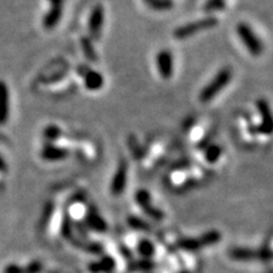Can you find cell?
<instances>
[{"instance_id": "cell-1", "label": "cell", "mask_w": 273, "mask_h": 273, "mask_svg": "<svg viewBox=\"0 0 273 273\" xmlns=\"http://www.w3.org/2000/svg\"><path fill=\"white\" fill-rule=\"evenodd\" d=\"M232 80V70L229 66H224L218 70L208 84L202 89L200 94V100L202 104H208L218 96L221 91L228 86Z\"/></svg>"}, {"instance_id": "cell-2", "label": "cell", "mask_w": 273, "mask_h": 273, "mask_svg": "<svg viewBox=\"0 0 273 273\" xmlns=\"http://www.w3.org/2000/svg\"><path fill=\"white\" fill-rule=\"evenodd\" d=\"M218 24V20L215 16H208V18L192 20V22H189L187 24H184V26L176 28L174 32H173V36H174V38L178 40H184L197 34V33L200 32L214 28Z\"/></svg>"}, {"instance_id": "cell-3", "label": "cell", "mask_w": 273, "mask_h": 273, "mask_svg": "<svg viewBox=\"0 0 273 273\" xmlns=\"http://www.w3.org/2000/svg\"><path fill=\"white\" fill-rule=\"evenodd\" d=\"M238 36L245 48L253 57H258L262 55L264 50V46L262 40L258 38V36L254 32L253 28L247 23H239L237 26Z\"/></svg>"}, {"instance_id": "cell-4", "label": "cell", "mask_w": 273, "mask_h": 273, "mask_svg": "<svg viewBox=\"0 0 273 273\" xmlns=\"http://www.w3.org/2000/svg\"><path fill=\"white\" fill-rule=\"evenodd\" d=\"M105 23V10L100 4L94 6L90 12L88 18L89 38L92 41H98L102 36V28Z\"/></svg>"}, {"instance_id": "cell-5", "label": "cell", "mask_w": 273, "mask_h": 273, "mask_svg": "<svg viewBox=\"0 0 273 273\" xmlns=\"http://www.w3.org/2000/svg\"><path fill=\"white\" fill-rule=\"evenodd\" d=\"M230 258L234 260H268L271 258L272 253L270 248L263 247L258 250H252V248H244V247H234L229 252Z\"/></svg>"}, {"instance_id": "cell-6", "label": "cell", "mask_w": 273, "mask_h": 273, "mask_svg": "<svg viewBox=\"0 0 273 273\" xmlns=\"http://www.w3.org/2000/svg\"><path fill=\"white\" fill-rule=\"evenodd\" d=\"M136 202L140 206L144 213H146L148 216L155 221H162L165 214L163 210L157 208L156 206L152 204V197L150 194L144 189H140L136 192Z\"/></svg>"}, {"instance_id": "cell-7", "label": "cell", "mask_w": 273, "mask_h": 273, "mask_svg": "<svg viewBox=\"0 0 273 273\" xmlns=\"http://www.w3.org/2000/svg\"><path fill=\"white\" fill-rule=\"evenodd\" d=\"M256 107H258V113H260V123L258 124V128H255L254 132L255 134H260L266 136L271 134L272 128H273V120L271 115L270 105H268V102L266 100V99L260 98L256 102Z\"/></svg>"}, {"instance_id": "cell-8", "label": "cell", "mask_w": 273, "mask_h": 273, "mask_svg": "<svg viewBox=\"0 0 273 273\" xmlns=\"http://www.w3.org/2000/svg\"><path fill=\"white\" fill-rule=\"evenodd\" d=\"M156 66L160 76L164 80H170L174 72V58L168 49H162L157 52Z\"/></svg>"}, {"instance_id": "cell-9", "label": "cell", "mask_w": 273, "mask_h": 273, "mask_svg": "<svg viewBox=\"0 0 273 273\" xmlns=\"http://www.w3.org/2000/svg\"><path fill=\"white\" fill-rule=\"evenodd\" d=\"M128 170H129V165H128L126 160H120L116 172H115L110 184V192L114 196L122 195L124 189H126L128 181Z\"/></svg>"}, {"instance_id": "cell-10", "label": "cell", "mask_w": 273, "mask_h": 273, "mask_svg": "<svg viewBox=\"0 0 273 273\" xmlns=\"http://www.w3.org/2000/svg\"><path fill=\"white\" fill-rule=\"evenodd\" d=\"M70 156V152L63 147L55 146L54 144H48L41 150V157L49 162H56V160H63Z\"/></svg>"}, {"instance_id": "cell-11", "label": "cell", "mask_w": 273, "mask_h": 273, "mask_svg": "<svg viewBox=\"0 0 273 273\" xmlns=\"http://www.w3.org/2000/svg\"><path fill=\"white\" fill-rule=\"evenodd\" d=\"M86 224L89 229L96 231V232H106L107 231L106 221L94 206H91L88 210V214L86 216Z\"/></svg>"}, {"instance_id": "cell-12", "label": "cell", "mask_w": 273, "mask_h": 273, "mask_svg": "<svg viewBox=\"0 0 273 273\" xmlns=\"http://www.w3.org/2000/svg\"><path fill=\"white\" fill-rule=\"evenodd\" d=\"M84 80V86L86 89L89 91H97L100 90L105 84L104 76L100 72L96 71V70L89 68L84 76H82Z\"/></svg>"}, {"instance_id": "cell-13", "label": "cell", "mask_w": 273, "mask_h": 273, "mask_svg": "<svg viewBox=\"0 0 273 273\" xmlns=\"http://www.w3.org/2000/svg\"><path fill=\"white\" fill-rule=\"evenodd\" d=\"M62 16H63V7L50 6V10L44 14L42 18V26L44 30H54L60 24Z\"/></svg>"}, {"instance_id": "cell-14", "label": "cell", "mask_w": 273, "mask_h": 273, "mask_svg": "<svg viewBox=\"0 0 273 273\" xmlns=\"http://www.w3.org/2000/svg\"><path fill=\"white\" fill-rule=\"evenodd\" d=\"M116 268V262L112 256L105 255L96 262L89 264V271L91 273H112Z\"/></svg>"}, {"instance_id": "cell-15", "label": "cell", "mask_w": 273, "mask_h": 273, "mask_svg": "<svg viewBox=\"0 0 273 273\" xmlns=\"http://www.w3.org/2000/svg\"><path fill=\"white\" fill-rule=\"evenodd\" d=\"M10 115V91L4 81H0V124L6 123Z\"/></svg>"}, {"instance_id": "cell-16", "label": "cell", "mask_w": 273, "mask_h": 273, "mask_svg": "<svg viewBox=\"0 0 273 273\" xmlns=\"http://www.w3.org/2000/svg\"><path fill=\"white\" fill-rule=\"evenodd\" d=\"M81 44V49L82 52H84V55L86 60L91 63H94V62L98 60V55L96 52V48H94V41L91 40L88 36H82L80 40Z\"/></svg>"}, {"instance_id": "cell-17", "label": "cell", "mask_w": 273, "mask_h": 273, "mask_svg": "<svg viewBox=\"0 0 273 273\" xmlns=\"http://www.w3.org/2000/svg\"><path fill=\"white\" fill-rule=\"evenodd\" d=\"M178 248L186 252H196L204 248L200 238H182L176 242Z\"/></svg>"}, {"instance_id": "cell-18", "label": "cell", "mask_w": 273, "mask_h": 273, "mask_svg": "<svg viewBox=\"0 0 273 273\" xmlns=\"http://www.w3.org/2000/svg\"><path fill=\"white\" fill-rule=\"evenodd\" d=\"M222 147L216 144H210L205 148V160L210 164H215L221 158Z\"/></svg>"}, {"instance_id": "cell-19", "label": "cell", "mask_w": 273, "mask_h": 273, "mask_svg": "<svg viewBox=\"0 0 273 273\" xmlns=\"http://www.w3.org/2000/svg\"><path fill=\"white\" fill-rule=\"evenodd\" d=\"M148 7L156 12H168L174 7L173 0H144Z\"/></svg>"}, {"instance_id": "cell-20", "label": "cell", "mask_w": 273, "mask_h": 273, "mask_svg": "<svg viewBox=\"0 0 273 273\" xmlns=\"http://www.w3.org/2000/svg\"><path fill=\"white\" fill-rule=\"evenodd\" d=\"M138 253L142 256L144 258L150 260L155 253V246L150 239H142L138 242Z\"/></svg>"}, {"instance_id": "cell-21", "label": "cell", "mask_w": 273, "mask_h": 273, "mask_svg": "<svg viewBox=\"0 0 273 273\" xmlns=\"http://www.w3.org/2000/svg\"><path fill=\"white\" fill-rule=\"evenodd\" d=\"M128 224H129L134 230L140 231V232H150V231L152 230L150 223L138 216L128 218Z\"/></svg>"}, {"instance_id": "cell-22", "label": "cell", "mask_w": 273, "mask_h": 273, "mask_svg": "<svg viewBox=\"0 0 273 273\" xmlns=\"http://www.w3.org/2000/svg\"><path fill=\"white\" fill-rule=\"evenodd\" d=\"M62 136V130L58 126H55V124H50V126H46L44 130V138L47 140L49 144L55 142L56 140L60 139Z\"/></svg>"}, {"instance_id": "cell-23", "label": "cell", "mask_w": 273, "mask_h": 273, "mask_svg": "<svg viewBox=\"0 0 273 273\" xmlns=\"http://www.w3.org/2000/svg\"><path fill=\"white\" fill-rule=\"evenodd\" d=\"M200 242L202 244V246L208 247V246H212L218 244L221 240V234L218 232V230H210L205 232L202 236H200Z\"/></svg>"}, {"instance_id": "cell-24", "label": "cell", "mask_w": 273, "mask_h": 273, "mask_svg": "<svg viewBox=\"0 0 273 273\" xmlns=\"http://www.w3.org/2000/svg\"><path fill=\"white\" fill-rule=\"evenodd\" d=\"M155 268V263L152 262L150 260H134L129 264V270L130 271H150L152 268Z\"/></svg>"}, {"instance_id": "cell-25", "label": "cell", "mask_w": 273, "mask_h": 273, "mask_svg": "<svg viewBox=\"0 0 273 273\" xmlns=\"http://www.w3.org/2000/svg\"><path fill=\"white\" fill-rule=\"evenodd\" d=\"M226 6V0H208L204 5V10L206 13H215V12H222Z\"/></svg>"}, {"instance_id": "cell-26", "label": "cell", "mask_w": 273, "mask_h": 273, "mask_svg": "<svg viewBox=\"0 0 273 273\" xmlns=\"http://www.w3.org/2000/svg\"><path fill=\"white\" fill-rule=\"evenodd\" d=\"M44 210H46V214L44 215V218H42L44 224H46V223L49 221V218H50V215L52 214V210H54L52 202H49V204L47 205V208H46Z\"/></svg>"}, {"instance_id": "cell-27", "label": "cell", "mask_w": 273, "mask_h": 273, "mask_svg": "<svg viewBox=\"0 0 273 273\" xmlns=\"http://www.w3.org/2000/svg\"><path fill=\"white\" fill-rule=\"evenodd\" d=\"M121 253L123 255V258H126V260H132V254H131V252L129 250H126V247H121Z\"/></svg>"}, {"instance_id": "cell-28", "label": "cell", "mask_w": 273, "mask_h": 273, "mask_svg": "<svg viewBox=\"0 0 273 273\" xmlns=\"http://www.w3.org/2000/svg\"><path fill=\"white\" fill-rule=\"evenodd\" d=\"M65 0H49V4H50V6H64Z\"/></svg>"}, {"instance_id": "cell-29", "label": "cell", "mask_w": 273, "mask_h": 273, "mask_svg": "<svg viewBox=\"0 0 273 273\" xmlns=\"http://www.w3.org/2000/svg\"><path fill=\"white\" fill-rule=\"evenodd\" d=\"M181 273H188V272H181Z\"/></svg>"}]
</instances>
